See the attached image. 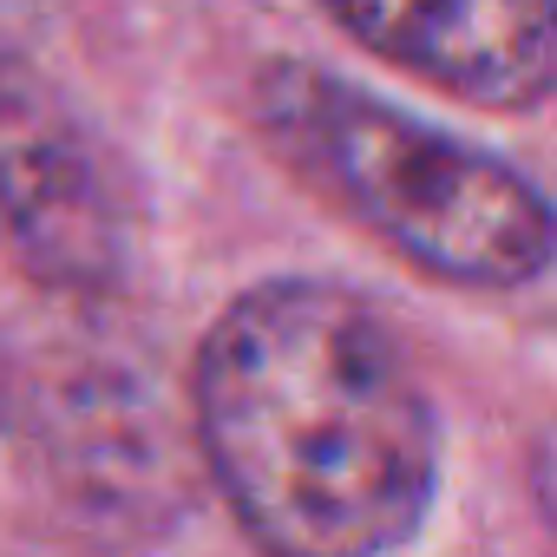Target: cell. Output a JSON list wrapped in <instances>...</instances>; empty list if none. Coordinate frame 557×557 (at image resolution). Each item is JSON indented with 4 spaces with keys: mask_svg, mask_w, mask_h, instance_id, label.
I'll return each instance as SVG.
<instances>
[{
    "mask_svg": "<svg viewBox=\"0 0 557 557\" xmlns=\"http://www.w3.org/2000/svg\"><path fill=\"white\" fill-rule=\"evenodd\" d=\"M190 433L256 557H394L440 498V413L413 355L322 275L223 302L197 342Z\"/></svg>",
    "mask_w": 557,
    "mask_h": 557,
    "instance_id": "1",
    "label": "cell"
},
{
    "mask_svg": "<svg viewBox=\"0 0 557 557\" xmlns=\"http://www.w3.org/2000/svg\"><path fill=\"white\" fill-rule=\"evenodd\" d=\"M249 112L289 177L413 275L498 296L557 269V203L498 151L309 60H269L249 86Z\"/></svg>",
    "mask_w": 557,
    "mask_h": 557,
    "instance_id": "2",
    "label": "cell"
},
{
    "mask_svg": "<svg viewBox=\"0 0 557 557\" xmlns=\"http://www.w3.org/2000/svg\"><path fill=\"white\" fill-rule=\"evenodd\" d=\"M0 262L34 289L92 302L125 283L132 223L86 112L0 47Z\"/></svg>",
    "mask_w": 557,
    "mask_h": 557,
    "instance_id": "3",
    "label": "cell"
},
{
    "mask_svg": "<svg viewBox=\"0 0 557 557\" xmlns=\"http://www.w3.org/2000/svg\"><path fill=\"white\" fill-rule=\"evenodd\" d=\"M394 73L472 112H537L557 99V0H315Z\"/></svg>",
    "mask_w": 557,
    "mask_h": 557,
    "instance_id": "4",
    "label": "cell"
},
{
    "mask_svg": "<svg viewBox=\"0 0 557 557\" xmlns=\"http://www.w3.org/2000/svg\"><path fill=\"white\" fill-rule=\"evenodd\" d=\"M531 505H537V518L557 537V420L531 440Z\"/></svg>",
    "mask_w": 557,
    "mask_h": 557,
    "instance_id": "5",
    "label": "cell"
},
{
    "mask_svg": "<svg viewBox=\"0 0 557 557\" xmlns=\"http://www.w3.org/2000/svg\"><path fill=\"white\" fill-rule=\"evenodd\" d=\"M8 420H14V361L0 348V433H8Z\"/></svg>",
    "mask_w": 557,
    "mask_h": 557,
    "instance_id": "6",
    "label": "cell"
}]
</instances>
